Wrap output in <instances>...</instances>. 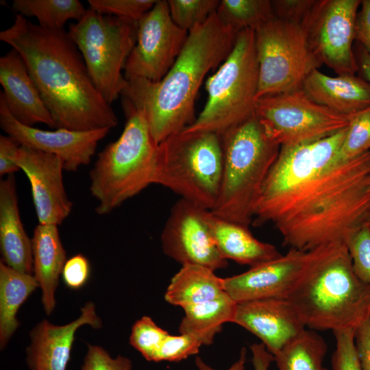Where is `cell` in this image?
<instances>
[{
  "instance_id": "1",
  "label": "cell",
  "mask_w": 370,
  "mask_h": 370,
  "mask_svg": "<svg viewBox=\"0 0 370 370\" xmlns=\"http://www.w3.org/2000/svg\"><path fill=\"white\" fill-rule=\"evenodd\" d=\"M347 127L319 140L280 147L254 218L273 224L290 249L347 246L370 219V151L341 158Z\"/></svg>"
},
{
  "instance_id": "2",
  "label": "cell",
  "mask_w": 370,
  "mask_h": 370,
  "mask_svg": "<svg viewBox=\"0 0 370 370\" xmlns=\"http://www.w3.org/2000/svg\"><path fill=\"white\" fill-rule=\"evenodd\" d=\"M0 40L23 58L56 129L89 131L116 126L111 105L95 87L64 29H45L16 14L12 25L1 31Z\"/></svg>"
},
{
  "instance_id": "3",
  "label": "cell",
  "mask_w": 370,
  "mask_h": 370,
  "mask_svg": "<svg viewBox=\"0 0 370 370\" xmlns=\"http://www.w3.org/2000/svg\"><path fill=\"white\" fill-rule=\"evenodd\" d=\"M238 33L215 12L188 32L180 55L161 80H127L122 99L144 113L157 145L195 121L199 89L208 73L229 56Z\"/></svg>"
},
{
  "instance_id": "4",
  "label": "cell",
  "mask_w": 370,
  "mask_h": 370,
  "mask_svg": "<svg viewBox=\"0 0 370 370\" xmlns=\"http://www.w3.org/2000/svg\"><path fill=\"white\" fill-rule=\"evenodd\" d=\"M122 106L124 129L117 140L98 153L90 171V191L100 215L110 213L154 184L158 145L144 113L124 99Z\"/></svg>"
},
{
  "instance_id": "5",
  "label": "cell",
  "mask_w": 370,
  "mask_h": 370,
  "mask_svg": "<svg viewBox=\"0 0 370 370\" xmlns=\"http://www.w3.org/2000/svg\"><path fill=\"white\" fill-rule=\"evenodd\" d=\"M313 330H356L370 317V286L355 275L347 247L321 264L287 299Z\"/></svg>"
},
{
  "instance_id": "6",
  "label": "cell",
  "mask_w": 370,
  "mask_h": 370,
  "mask_svg": "<svg viewBox=\"0 0 370 370\" xmlns=\"http://www.w3.org/2000/svg\"><path fill=\"white\" fill-rule=\"evenodd\" d=\"M219 135L223 176L218 203L211 212L249 227L256 202L280 146L268 137L256 115Z\"/></svg>"
},
{
  "instance_id": "7",
  "label": "cell",
  "mask_w": 370,
  "mask_h": 370,
  "mask_svg": "<svg viewBox=\"0 0 370 370\" xmlns=\"http://www.w3.org/2000/svg\"><path fill=\"white\" fill-rule=\"evenodd\" d=\"M223 166L219 134L182 130L158 145L154 184L212 211L220 195Z\"/></svg>"
},
{
  "instance_id": "8",
  "label": "cell",
  "mask_w": 370,
  "mask_h": 370,
  "mask_svg": "<svg viewBox=\"0 0 370 370\" xmlns=\"http://www.w3.org/2000/svg\"><path fill=\"white\" fill-rule=\"evenodd\" d=\"M259 69L255 32L240 31L229 56L206 82L208 100L186 132H212L219 134L255 115Z\"/></svg>"
},
{
  "instance_id": "9",
  "label": "cell",
  "mask_w": 370,
  "mask_h": 370,
  "mask_svg": "<svg viewBox=\"0 0 370 370\" xmlns=\"http://www.w3.org/2000/svg\"><path fill=\"white\" fill-rule=\"evenodd\" d=\"M137 22L101 14L92 8L69 25L68 34L80 51L95 87L111 105L127 80L124 69L136 41Z\"/></svg>"
},
{
  "instance_id": "10",
  "label": "cell",
  "mask_w": 370,
  "mask_h": 370,
  "mask_svg": "<svg viewBox=\"0 0 370 370\" xmlns=\"http://www.w3.org/2000/svg\"><path fill=\"white\" fill-rule=\"evenodd\" d=\"M254 32L259 69L257 99L301 89L308 75L321 66L303 24L275 17Z\"/></svg>"
},
{
  "instance_id": "11",
  "label": "cell",
  "mask_w": 370,
  "mask_h": 370,
  "mask_svg": "<svg viewBox=\"0 0 370 370\" xmlns=\"http://www.w3.org/2000/svg\"><path fill=\"white\" fill-rule=\"evenodd\" d=\"M356 114L334 112L312 101L302 88L258 98L255 106V115L268 137L280 147L332 135L347 128Z\"/></svg>"
},
{
  "instance_id": "12",
  "label": "cell",
  "mask_w": 370,
  "mask_h": 370,
  "mask_svg": "<svg viewBox=\"0 0 370 370\" xmlns=\"http://www.w3.org/2000/svg\"><path fill=\"white\" fill-rule=\"evenodd\" d=\"M347 247L333 244L310 251L290 249L284 255L223 278L225 291L236 303L288 299L321 264Z\"/></svg>"
},
{
  "instance_id": "13",
  "label": "cell",
  "mask_w": 370,
  "mask_h": 370,
  "mask_svg": "<svg viewBox=\"0 0 370 370\" xmlns=\"http://www.w3.org/2000/svg\"><path fill=\"white\" fill-rule=\"evenodd\" d=\"M360 0H318L302 23L310 47L321 64L338 75L358 71L353 49Z\"/></svg>"
},
{
  "instance_id": "14",
  "label": "cell",
  "mask_w": 370,
  "mask_h": 370,
  "mask_svg": "<svg viewBox=\"0 0 370 370\" xmlns=\"http://www.w3.org/2000/svg\"><path fill=\"white\" fill-rule=\"evenodd\" d=\"M188 32L173 21L166 0H157L137 21L136 41L125 64L126 80H161L174 64Z\"/></svg>"
},
{
  "instance_id": "15",
  "label": "cell",
  "mask_w": 370,
  "mask_h": 370,
  "mask_svg": "<svg viewBox=\"0 0 370 370\" xmlns=\"http://www.w3.org/2000/svg\"><path fill=\"white\" fill-rule=\"evenodd\" d=\"M208 211L183 198L177 201L161 234L164 253L182 265L197 264L214 271L225 268L227 261L214 243Z\"/></svg>"
},
{
  "instance_id": "16",
  "label": "cell",
  "mask_w": 370,
  "mask_h": 370,
  "mask_svg": "<svg viewBox=\"0 0 370 370\" xmlns=\"http://www.w3.org/2000/svg\"><path fill=\"white\" fill-rule=\"evenodd\" d=\"M0 126L21 145L60 158L64 169L76 171L90 163L99 142L110 132L108 128L75 131L63 128L44 130L18 121L10 112L0 93Z\"/></svg>"
},
{
  "instance_id": "17",
  "label": "cell",
  "mask_w": 370,
  "mask_h": 370,
  "mask_svg": "<svg viewBox=\"0 0 370 370\" xmlns=\"http://www.w3.org/2000/svg\"><path fill=\"white\" fill-rule=\"evenodd\" d=\"M14 162L28 178L39 223L61 224L70 214L73 206L64 186L62 159L21 145Z\"/></svg>"
},
{
  "instance_id": "18",
  "label": "cell",
  "mask_w": 370,
  "mask_h": 370,
  "mask_svg": "<svg viewBox=\"0 0 370 370\" xmlns=\"http://www.w3.org/2000/svg\"><path fill=\"white\" fill-rule=\"evenodd\" d=\"M232 323L259 338L273 356L306 328L286 299H262L237 303Z\"/></svg>"
},
{
  "instance_id": "19",
  "label": "cell",
  "mask_w": 370,
  "mask_h": 370,
  "mask_svg": "<svg viewBox=\"0 0 370 370\" xmlns=\"http://www.w3.org/2000/svg\"><path fill=\"white\" fill-rule=\"evenodd\" d=\"M84 325L99 329L102 321L95 304L88 301L79 317L72 322L57 325L44 319L31 330L30 342L25 351L29 370H66L77 330Z\"/></svg>"
},
{
  "instance_id": "20",
  "label": "cell",
  "mask_w": 370,
  "mask_h": 370,
  "mask_svg": "<svg viewBox=\"0 0 370 370\" xmlns=\"http://www.w3.org/2000/svg\"><path fill=\"white\" fill-rule=\"evenodd\" d=\"M1 92L11 114L23 125L56 128L53 117L20 56L11 49L0 58Z\"/></svg>"
},
{
  "instance_id": "21",
  "label": "cell",
  "mask_w": 370,
  "mask_h": 370,
  "mask_svg": "<svg viewBox=\"0 0 370 370\" xmlns=\"http://www.w3.org/2000/svg\"><path fill=\"white\" fill-rule=\"evenodd\" d=\"M302 90L317 103L343 115H354L370 106V84L356 75L330 77L317 69L306 77Z\"/></svg>"
},
{
  "instance_id": "22",
  "label": "cell",
  "mask_w": 370,
  "mask_h": 370,
  "mask_svg": "<svg viewBox=\"0 0 370 370\" xmlns=\"http://www.w3.org/2000/svg\"><path fill=\"white\" fill-rule=\"evenodd\" d=\"M0 249L3 263L33 275L32 239L21 221L14 175L0 182Z\"/></svg>"
},
{
  "instance_id": "23",
  "label": "cell",
  "mask_w": 370,
  "mask_h": 370,
  "mask_svg": "<svg viewBox=\"0 0 370 370\" xmlns=\"http://www.w3.org/2000/svg\"><path fill=\"white\" fill-rule=\"evenodd\" d=\"M33 275L41 288V301L47 314L56 307L55 293L66 260L58 225L38 223L32 238Z\"/></svg>"
},
{
  "instance_id": "24",
  "label": "cell",
  "mask_w": 370,
  "mask_h": 370,
  "mask_svg": "<svg viewBox=\"0 0 370 370\" xmlns=\"http://www.w3.org/2000/svg\"><path fill=\"white\" fill-rule=\"evenodd\" d=\"M208 220L217 248L226 260L252 267L282 255L273 245L255 238L249 227L220 218L210 210Z\"/></svg>"
},
{
  "instance_id": "25",
  "label": "cell",
  "mask_w": 370,
  "mask_h": 370,
  "mask_svg": "<svg viewBox=\"0 0 370 370\" xmlns=\"http://www.w3.org/2000/svg\"><path fill=\"white\" fill-rule=\"evenodd\" d=\"M214 272L201 265H182L171 279L164 295L165 300L183 308L222 296L226 293L223 278Z\"/></svg>"
},
{
  "instance_id": "26",
  "label": "cell",
  "mask_w": 370,
  "mask_h": 370,
  "mask_svg": "<svg viewBox=\"0 0 370 370\" xmlns=\"http://www.w3.org/2000/svg\"><path fill=\"white\" fill-rule=\"evenodd\" d=\"M39 286L33 275L16 271L0 262V348L3 350L20 325L16 314Z\"/></svg>"
},
{
  "instance_id": "27",
  "label": "cell",
  "mask_w": 370,
  "mask_h": 370,
  "mask_svg": "<svg viewBox=\"0 0 370 370\" xmlns=\"http://www.w3.org/2000/svg\"><path fill=\"white\" fill-rule=\"evenodd\" d=\"M236 305L226 293L214 299L184 307L179 332L195 336L204 345H209L223 323L233 322Z\"/></svg>"
},
{
  "instance_id": "28",
  "label": "cell",
  "mask_w": 370,
  "mask_h": 370,
  "mask_svg": "<svg viewBox=\"0 0 370 370\" xmlns=\"http://www.w3.org/2000/svg\"><path fill=\"white\" fill-rule=\"evenodd\" d=\"M328 345L315 330L305 328L274 356L278 370H327Z\"/></svg>"
},
{
  "instance_id": "29",
  "label": "cell",
  "mask_w": 370,
  "mask_h": 370,
  "mask_svg": "<svg viewBox=\"0 0 370 370\" xmlns=\"http://www.w3.org/2000/svg\"><path fill=\"white\" fill-rule=\"evenodd\" d=\"M12 9L25 17H36L40 27L49 29H63L69 20L79 21L87 10L77 0H14Z\"/></svg>"
},
{
  "instance_id": "30",
  "label": "cell",
  "mask_w": 370,
  "mask_h": 370,
  "mask_svg": "<svg viewBox=\"0 0 370 370\" xmlns=\"http://www.w3.org/2000/svg\"><path fill=\"white\" fill-rule=\"evenodd\" d=\"M217 13L220 19L236 32L256 29L275 18L269 0H221Z\"/></svg>"
},
{
  "instance_id": "31",
  "label": "cell",
  "mask_w": 370,
  "mask_h": 370,
  "mask_svg": "<svg viewBox=\"0 0 370 370\" xmlns=\"http://www.w3.org/2000/svg\"><path fill=\"white\" fill-rule=\"evenodd\" d=\"M169 12L173 23L180 29L189 32L206 21L217 12L219 0H168Z\"/></svg>"
},
{
  "instance_id": "32",
  "label": "cell",
  "mask_w": 370,
  "mask_h": 370,
  "mask_svg": "<svg viewBox=\"0 0 370 370\" xmlns=\"http://www.w3.org/2000/svg\"><path fill=\"white\" fill-rule=\"evenodd\" d=\"M169 334L151 317L144 316L133 325L129 341L147 361L158 362L160 349Z\"/></svg>"
},
{
  "instance_id": "33",
  "label": "cell",
  "mask_w": 370,
  "mask_h": 370,
  "mask_svg": "<svg viewBox=\"0 0 370 370\" xmlns=\"http://www.w3.org/2000/svg\"><path fill=\"white\" fill-rule=\"evenodd\" d=\"M370 151V106L356 114L347 129L340 149L343 160H351Z\"/></svg>"
},
{
  "instance_id": "34",
  "label": "cell",
  "mask_w": 370,
  "mask_h": 370,
  "mask_svg": "<svg viewBox=\"0 0 370 370\" xmlns=\"http://www.w3.org/2000/svg\"><path fill=\"white\" fill-rule=\"evenodd\" d=\"M157 0H88L90 8L104 15L138 21Z\"/></svg>"
},
{
  "instance_id": "35",
  "label": "cell",
  "mask_w": 370,
  "mask_h": 370,
  "mask_svg": "<svg viewBox=\"0 0 370 370\" xmlns=\"http://www.w3.org/2000/svg\"><path fill=\"white\" fill-rule=\"evenodd\" d=\"M347 247L355 275L370 286V225L368 223L356 232Z\"/></svg>"
},
{
  "instance_id": "36",
  "label": "cell",
  "mask_w": 370,
  "mask_h": 370,
  "mask_svg": "<svg viewBox=\"0 0 370 370\" xmlns=\"http://www.w3.org/2000/svg\"><path fill=\"white\" fill-rule=\"evenodd\" d=\"M333 333L336 348L332 356V370H363L355 344V330H336Z\"/></svg>"
},
{
  "instance_id": "37",
  "label": "cell",
  "mask_w": 370,
  "mask_h": 370,
  "mask_svg": "<svg viewBox=\"0 0 370 370\" xmlns=\"http://www.w3.org/2000/svg\"><path fill=\"white\" fill-rule=\"evenodd\" d=\"M204 345L201 339L189 334L171 335L163 341L160 349L158 362H179L188 356L197 354Z\"/></svg>"
},
{
  "instance_id": "38",
  "label": "cell",
  "mask_w": 370,
  "mask_h": 370,
  "mask_svg": "<svg viewBox=\"0 0 370 370\" xmlns=\"http://www.w3.org/2000/svg\"><path fill=\"white\" fill-rule=\"evenodd\" d=\"M87 347L81 370H132V362L127 357L112 358L102 347L91 344Z\"/></svg>"
},
{
  "instance_id": "39",
  "label": "cell",
  "mask_w": 370,
  "mask_h": 370,
  "mask_svg": "<svg viewBox=\"0 0 370 370\" xmlns=\"http://www.w3.org/2000/svg\"><path fill=\"white\" fill-rule=\"evenodd\" d=\"M315 0H274L271 1L276 18L302 24L310 14Z\"/></svg>"
},
{
  "instance_id": "40",
  "label": "cell",
  "mask_w": 370,
  "mask_h": 370,
  "mask_svg": "<svg viewBox=\"0 0 370 370\" xmlns=\"http://www.w3.org/2000/svg\"><path fill=\"white\" fill-rule=\"evenodd\" d=\"M90 275V262L86 256L80 254L68 259L62 271L65 285L73 290L82 288L87 283Z\"/></svg>"
},
{
  "instance_id": "41",
  "label": "cell",
  "mask_w": 370,
  "mask_h": 370,
  "mask_svg": "<svg viewBox=\"0 0 370 370\" xmlns=\"http://www.w3.org/2000/svg\"><path fill=\"white\" fill-rule=\"evenodd\" d=\"M21 145L10 136H0V175L14 174L19 171L14 157Z\"/></svg>"
},
{
  "instance_id": "42",
  "label": "cell",
  "mask_w": 370,
  "mask_h": 370,
  "mask_svg": "<svg viewBox=\"0 0 370 370\" xmlns=\"http://www.w3.org/2000/svg\"><path fill=\"white\" fill-rule=\"evenodd\" d=\"M360 8L356 19L355 40L370 56V0H362Z\"/></svg>"
},
{
  "instance_id": "43",
  "label": "cell",
  "mask_w": 370,
  "mask_h": 370,
  "mask_svg": "<svg viewBox=\"0 0 370 370\" xmlns=\"http://www.w3.org/2000/svg\"><path fill=\"white\" fill-rule=\"evenodd\" d=\"M355 344L363 370H370V317L354 333Z\"/></svg>"
},
{
  "instance_id": "44",
  "label": "cell",
  "mask_w": 370,
  "mask_h": 370,
  "mask_svg": "<svg viewBox=\"0 0 370 370\" xmlns=\"http://www.w3.org/2000/svg\"><path fill=\"white\" fill-rule=\"evenodd\" d=\"M252 354L251 362L254 370H269L271 363L275 360L262 343H254L250 346Z\"/></svg>"
},
{
  "instance_id": "45",
  "label": "cell",
  "mask_w": 370,
  "mask_h": 370,
  "mask_svg": "<svg viewBox=\"0 0 370 370\" xmlns=\"http://www.w3.org/2000/svg\"><path fill=\"white\" fill-rule=\"evenodd\" d=\"M358 71L361 73L362 78L370 84V56L360 46L355 52Z\"/></svg>"
},
{
  "instance_id": "46",
  "label": "cell",
  "mask_w": 370,
  "mask_h": 370,
  "mask_svg": "<svg viewBox=\"0 0 370 370\" xmlns=\"http://www.w3.org/2000/svg\"><path fill=\"white\" fill-rule=\"evenodd\" d=\"M247 349L243 347L240 352L238 359L227 370H245ZM195 365L198 370H216L206 364L201 358L197 357Z\"/></svg>"
},
{
  "instance_id": "47",
  "label": "cell",
  "mask_w": 370,
  "mask_h": 370,
  "mask_svg": "<svg viewBox=\"0 0 370 370\" xmlns=\"http://www.w3.org/2000/svg\"><path fill=\"white\" fill-rule=\"evenodd\" d=\"M368 224L370 225V219H369V222H368Z\"/></svg>"
}]
</instances>
